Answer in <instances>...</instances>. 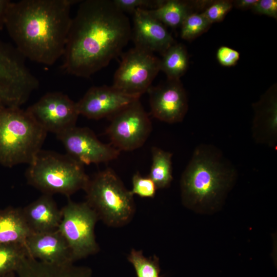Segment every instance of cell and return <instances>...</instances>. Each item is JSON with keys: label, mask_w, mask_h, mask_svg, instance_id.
Here are the masks:
<instances>
[{"label": "cell", "mask_w": 277, "mask_h": 277, "mask_svg": "<svg viewBox=\"0 0 277 277\" xmlns=\"http://www.w3.org/2000/svg\"><path fill=\"white\" fill-rule=\"evenodd\" d=\"M25 59L15 46L0 40V105L20 107L38 87Z\"/></svg>", "instance_id": "52a82bcc"}, {"label": "cell", "mask_w": 277, "mask_h": 277, "mask_svg": "<svg viewBox=\"0 0 277 277\" xmlns=\"http://www.w3.org/2000/svg\"><path fill=\"white\" fill-rule=\"evenodd\" d=\"M47 133L26 110L0 105V164L29 165L42 150Z\"/></svg>", "instance_id": "277c9868"}, {"label": "cell", "mask_w": 277, "mask_h": 277, "mask_svg": "<svg viewBox=\"0 0 277 277\" xmlns=\"http://www.w3.org/2000/svg\"><path fill=\"white\" fill-rule=\"evenodd\" d=\"M216 55L219 63L225 67L235 65L240 57V54L238 51L226 46L219 47Z\"/></svg>", "instance_id": "f546056e"}, {"label": "cell", "mask_w": 277, "mask_h": 277, "mask_svg": "<svg viewBox=\"0 0 277 277\" xmlns=\"http://www.w3.org/2000/svg\"><path fill=\"white\" fill-rule=\"evenodd\" d=\"M160 71V59L153 53L134 47L122 54L112 86L124 94L140 98L147 92Z\"/></svg>", "instance_id": "9c48e42d"}, {"label": "cell", "mask_w": 277, "mask_h": 277, "mask_svg": "<svg viewBox=\"0 0 277 277\" xmlns=\"http://www.w3.org/2000/svg\"><path fill=\"white\" fill-rule=\"evenodd\" d=\"M15 273L17 277H92L88 267L77 266L73 263L48 264L28 256L22 261Z\"/></svg>", "instance_id": "d6986e66"}, {"label": "cell", "mask_w": 277, "mask_h": 277, "mask_svg": "<svg viewBox=\"0 0 277 277\" xmlns=\"http://www.w3.org/2000/svg\"><path fill=\"white\" fill-rule=\"evenodd\" d=\"M140 98L124 94L112 86L90 88L76 103L80 114L89 119L109 117L125 106Z\"/></svg>", "instance_id": "5bb4252c"}, {"label": "cell", "mask_w": 277, "mask_h": 277, "mask_svg": "<svg viewBox=\"0 0 277 277\" xmlns=\"http://www.w3.org/2000/svg\"><path fill=\"white\" fill-rule=\"evenodd\" d=\"M147 92L153 117L169 124L183 120L188 104L187 94L180 80L167 79L156 86H151Z\"/></svg>", "instance_id": "4fadbf2b"}, {"label": "cell", "mask_w": 277, "mask_h": 277, "mask_svg": "<svg viewBox=\"0 0 277 277\" xmlns=\"http://www.w3.org/2000/svg\"><path fill=\"white\" fill-rule=\"evenodd\" d=\"M128 17L110 0L81 2L72 18L62 68L88 78L122 53L131 38Z\"/></svg>", "instance_id": "6da1fadb"}, {"label": "cell", "mask_w": 277, "mask_h": 277, "mask_svg": "<svg viewBox=\"0 0 277 277\" xmlns=\"http://www.w3.org/2000/svg\"><path fill=\"white\" fill-rule=\"evenodd\" d=\"M106 133L111 144L121 151H132L142 147L152 130L150 118L140 100L125 106L110 117Z\"/></svg>", "instance_id": "30bf717a"}, {"label": "cell", "mask_w": 277, "mask_h": 277, "mask_svg": "<svg viewBox=\"0 0 277 277\" xmlns=\"http://www.w3.org/2000/svg\"><path fill=\"white\" fill-rule=\"evenodd\" d=\"M152 164L148 176L157 189L169 187L173 180L172 153L157 147L151 148Z\"/></svg>", "instance_id": "603a6c76"}, {"label": "cell", "mask_w": 277, "mask_h": 277, "mask_svg": "<svg viewBox=\"0 0 277 277\" xmlns=\"http://www.w3.org/2000/svg\"><path fill=\"white\" fill-rule=\"evenodd\" d=\"M254 116L252 136L259 144L274 149L277 146V95L276 87L270 88L252 105Z\"/></svg>", "instance_id": "e0dca14e"}, {"label": "cell", "mask_w": 277, "mask_h": 277, "mask_svg": "<svg viewBox=\"0 0 277 277\" xmlns=\"http://www.w3.org/2000/svg\"><path fill=\"white\" fill-rule=\"evenodd\" d=\"M84 191L85 202L106 225L122 227L132 220L135 212L133 194L112 169L90 178Z\"/></svg>", "instance_id": "8992f818"}, {"label": "cell", "mask_w": 277, "mask_h": 277, "mask_svg": "<svg viewBox=\"0 0 277 277\" xmlns=\"http://www.w3.org/2000/svg\"><path fill=\"white\" fill-rule=\"evenodd\" d=\"M133 14L131 38L135 47L162 55L174 41L163 24L154 17L147 9L137 8Z\"/></svg>", "instance_id": "9a60e30c"}, {"label": "cell", "mask_w": 277, "mask_h": 277, "mask_svg": "<svg viewBox=\"0 0 277 277\" xmlns=\"http://www.w3.org/2000/svg\"><path fill=\"white\" fill-rule=\"evenodd\" d=\"M74 0H22L10 3L5 27L22 55L52 65L63 56Z\"/></svg>", "instance_id": "7a4b0ae2"}, {"label": "cell", "mask_w": 277, "mask_h": 277, "mask_svg": "<svg viewBox=\"0 0 277 277\" xmlns=\"http://www.w3.org/2000/svg\"><path fill=\"white\" fill-rule=\"evenodd\" d=\"M25 221L31 233H42L57 230L62 218L51 195L44 194L22 208Z\"/></svg>", "instance_id": "ac0fdd59"}, {"label": "cell", "mask_w": 277, "mask_h": 277, "mask_svg": "<svg viewBox=\"0 0 277 277\" xmlns=\"http://www.w3.org/2000/svg\"><path fill=\"white\" fill-rule=\"evenodd\" d=\"M31 233L21 208L0 209V244L24 245Z\"/></svg>", "instance_id": "ffe728a7"}, {"label": "cell", "mask_w": 277, "mask_h": 277, "mask_svg": "<svg viewBox=\"0 0 277 277\" xmlns=\"http://www.w3.org/2000/svg\"><path fill=\"white\" fill-rule=\"evenodd\" d=\"M137 277H160L159 259L155 255L146 257L142 250L133 249L127 257Z\"/></svg>", "instance_id": "d4e9b609"}, {"label": "cell", "mask_w": 277, "mask_h": 277, "mask_svg": "<svg viewBox=\"0 0 277 277\" xmlns=\"http://www.w3.org/2000/svg\"><path fill=\"white\" fill-rule=\"evenodd\" d=\"M131 193L141 197H154L157 189L154 182L148 175L143 176L138 172L133 175Z\"/></svg>", "instance_id": "4316f807"}, {"label": "cell", "mask_w": 277, "mask_h": 277, "mask_svg": "<svg viewBox=\"0 0 277 277\" xmlns=\"http://www.w3.org/2000/svg\"><path fill=\"white\" fill-rule=\"evenodd\" d=\"M25 246L28 256L43 262L56 265L74 263L69 245L58 229L31 233L27 238Z\"/></svg>", "instance_id": "2e32d148"}, {"label": "cell", "mask_w": 277, "mask_h": 277, "mask_svg": "<svg viewBox=\"0 0 277 277\" xmlns=\"http://www.w3.org/2000/svg\"><path fill=\"white\" fill-rule=\"evenodd\" d=\"M251 10L255 13L265 15L276 19L277 18V1L258 0Z\"/></svg>", "instance_id": "4dcf8cb0"}, {"label": "cell", "mask_w": 277, "mask_h": 277, "mask_svg": "<svg viewBox=\"0 0 277 277\" xmlns=\"http://www.w3.org/2000/svg\"><path fill=\"white\" fill-rule=\"evenodd\" d=\"M56 136L67 154L84 165L107 163L117 159L120 154L119 150L101 142L87 127L75 126Z\"/></svg>", "instance_id": "7c38bea8"}, {"label": "cell", "mask_w": 277, "mask_h": 277, "mask_svg": "<svg viewBox=\"0 0 277 277\" xmlns=\"http://www.w3.org/2000/svg\"><path fill=\"white\" fill-rule=\"evenodd\" d=\"M236 174L235 167L217 147L198 145L182 174L183 203L192 206L219 202L231 187Z\"/></svg>", "instance_id": "3957f363"}, {"label": "cell", "mask_w": 277, "mask_h": 277, "mask_svg": "<svg viewBox=\"0 0 277 277\" xmlns=\"http://www.w3.org/2000/svg\"><path fill=\"white\" fill-rule=\"evenodd\" d=\"M27 256L24 245L0 244V276L16 272Z\"/></svg>", "instance_id": "cb8c5ba5"}, {"label": "cell", "mask_w": 277, "mask_h": 277, "mask_svg": "<svg viewBox=\"0 0 277 277\" xmlns=\"http://www.w3.org/2000/svg\"><path fill=\"white\" fill-rule=\"evenodd\" d=\"M190 3L179 0L161 1L155 9L148 10L155 18L171 28L180 27L185 18L192 12Z\"/></svg>", "instance_id": "44dd1931"}, {"label": "cell", "mask_w": 277, "mask_h": 277, "mask_svg": "<svg viewBox=\"0 0 277 277\" xmlns=\"http://www.w3.org/2000/svg\"><path fill=\"white\" fill-rule=\"evenodd\" d=\"M162 56V59H160V71L166 74L168 80H179L186 72L189 64L185 46L174 43Z\"/></svg>", "instance_id": "7402d4cb"}, {"label": "cell", "mask_w": 277, "mask_h": 277, "mask_svg": "<svg viewBox=\"0 0 277 277\" xmlns=\"http://www.w3.org/2000/svg\"><path fill=\"white\" fill-rule=\"evenodd\" d=\"M26 111L45 131L56 135L75 126L80 115L76 103L61 92L46 93Z\"/></svg>", "instance_id": "8fae6325"}, {"label": "cell", "mask_w": 277, "mask_h": 277, "mask_svg": "<svg viewBox=\"0 0 277 277\" xmlns=\"http://www.w3.org/2000/svg\"><path fill=\"white\" fill-rule=\"evenodd\" d=\"M61 210L57 229L67 241L74 262L98 252L94 228L99 219L93 209L86 202L69 200Z\"/></svg>", "instance_id": "ba28073f"}, {"label": "cell", "mask_w": 277, "mask_h": 277, "mask_svg": "<svg viewBox=\"0 0 277 277\" xmlns=\"http://www.w3.org/2000/svg\"><path fill=\"white\" fill-rule=\"evenodd\" d=\"M115 6L123 13H133L137 8L151 10L156 8L161 0H113Z\"/></svg>", "instance_id": "f1b7e54d"}, {"label": "cell", "mask_w": 277, "mask_h": 277, "mask_svg": "<svg viewBox=\"0 0 277 277\" xmlns=\"http://www.w3.org/2000/svg\"><path fill=\"white\" fill-rule=\"evenodd\" d=\"M0 277H17L15 272H12L8 273L3 275L0 276Z\"/></svg>", "instance_id": "836d02e7"}, {"label": "cell", "mask_w": 277, "mask_h": 277, "mask_svg": "<svg viewBox=\"0 0 277 277\" xmlns=\"http://www.w3.org/2000/svg\"><path fill=\"white\" fill-rule=\"evenodd\" d=\"M10 3V1L0 0V30L5 27V18Z\"/></svg>", "instance_id": "1f68e13d"}, {"label": "cell", "mask_w": 277, "mask_h": 277, "mask_svg": "<svg viewBox=\"0 0 277 277\" xmlns=\"http://www.w3.org/2000/svg\"><path fill=\"white\" fill-rule=\"evenodd\" d=\"M84 165L68 154L41 150L29 164L25 176L27 183L52 195L69 196L85 189L90 177Z\"/></svg>", "instance_id": "5b68a950"}, {"label": "cell", "mask_w": 277, "mask_h": 277, "mask_svg": "<svg viewBox=\"0 0 277 277\" xmlns=\"http://www.w3.org/2000/svg\"><path fill=\"white\" fill-rule=\"evenodd\" d=\"M233 6V1H217L211 4L202 13L212 24L222 22Z\"/></svg>", "instance_id": "83f0119b"}, {"label": "cell", "mask_w": 277, "mask_h": 277, "mask_svg": "<svg viewBox=\"0 0 277 277\" xmlns=\"http://www.w3.org/2000/svg\"><path fill=\"white\" fill-rule=\"evenodd\" d=\"M258 0H238L233 2V6L243 10L251 9Z\"/></svg>", "instance_id": "d6a6232c"}, {"label": "cell", "mask_w": 277, "mask_h": 277, "mask_svg": "<svg viewBox=\"0 0 277 277\" xmlns=\"http://www.w3.org/2000/svg\"><path fill=\"white\" fill-rule=\"evenodd\" d=\"M211 25L203 13H191L180 26L181 36L185 40H192L205 32Z\"/></svg>", "instance_id": "484cf974"}]
</instances>
